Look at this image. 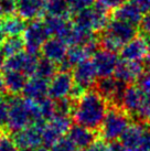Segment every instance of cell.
Returning <instances> with one entry per match:
<instances>
[{
  "mask_svg": "<svg viewBox=\"0 0 150 151\" xmlns=\"http://www.w3.org/2000/svg\"><path fill=\"white\" fill-rule=\"evenodd\" d=\"M149 53V44L141 35L138 34L135 39L121 47L119 56L125 61H145Z\"/></svg>",
  "mask_w": 150,
  "mask_h": 151,
  "instance_id": "cell-13",
  "label": "cell"
},
{
  "mask_svg": "<svg viewBox=\"0 0 150 151\" xmlns=\"http://www.w3.org/2000/svg\"><path fill=\"white\" fill-rule=\"evenodd\" d=\"M6 38H7V35L4 34V32L2 31V30L0 29V46L2 45V43L4 42V40H6Z\"/></svg>",
  "mask_w": 150,
  "mask_h": 151,
  "instance_id": "cell-42",
  "label": "cell"
},
{
  "mask_svg": "<svg viewBox=\"0 0 150 151\" xmlns=\"http://www.w3.org/2000/svg\"><path fill=\"white\" fill-rule=\"evenodd\" d=\"M2 76H4L6 92L9 95H19L23 92L25 84L28 82V76L18 71L13 70H2Z\"/></svg>",
  "mask_w": 150,
  "mask_h": 151,
  "instance_id": "cell-22",
  "label": "cell"
},
{
  "mask_svg": "<svg viewBox=\"0 0 150 151\" xmlns=\"http://www.w3.org/2000/svg\"><path fill=\"white\" fill-rule=\"evenodd\" d=\"M138 8L141 10L142 13L150 12V0H130Z\"/></svg>",
  "mask_w": 150,
  "mask_h": 151,
  "instance_id": "cell-38",
  "label": "cell"
},
{
  "mask_svg": "<svg viewBox=\"0 0 150 151\" xmlns=\"http://www.w3.org/2000/svg\"><path fill=\"white\" fill-rule=\"evenodd\" d=\"M50 151H77V148L67 136H64L51 148Z\"/></svg>",
  "mask_w": 150,
  "mask_h": 151,
  "instance_id": "cell-32",
  "label": "cell"
},
{
  "mask_svg": "<svg viewBox=\"0 0 150 151\" xmlns=\"http://www.w3.org/2000/svg\"><path fill=\"white\" fill-rule=\"evenodd\" d=\"M49 83L50 81L44 80L37 75L31 76L22 92L25 98L32 101H40L49 97Z\"/></svg>",
  "mask_w": 150,
  "mask_h": 151,
  "instance_id": "cell-16",
  "label": "cell"
},
{
  "mask_svg": "<svg viewBox=\"0 0 150 151\" xmlns=\"http://www.w3.org/2000/svg\"><path fill=\"white\" fill-rule=\"evenodd\" d=\"M23 38L25 41V51L32 54H39L43 44L50 38L43 19H35L28 22Z\"/></svg>",
  "mask_w": 150,
  "mask_h": 151,
  "instance_id": "cell-5",
  "label": "cell"
},
{
  "mask_svg": "<svg viewBox=\"0 0 150 151\" xmlns=\"http://www.w3.org/2000/svg\"><path fill=\"white\" fill-rule=\"evenodd\" d=\"M39 59L40 58L38 56V54H32L28 51H23L19 54L6 59L4 68L21 72V73L25 74L28 77L29 76L31 77L35 74Z\"/></svg>",
  "mask_w": 150,
  "mask_h": 151,
  "instance_id": "cell-6",
  "label": "cell"
},
{
  "mask_svg": "<svg viewBox=\"0 0 150 151\" xmlns=\"http://www.w3.org/2000/svg\"><path fill=\"white\" fill-rule=\"evenodd\" d=\"M126 2V0H96V4L102 6L104 9L112 13L115 9H117L119 6Z\"/></svg>",
  "mask_w": 150,
  "mask_h": 151,
  "instance_id": "cell-36",
  "label": "cell"
},
{
  "mask_svg": "<svg viewBox=\"0 0 150 151\" xmlns=\"http://www.w3.org/2000/svg\"><path fill=\"white\" fill-rule=\"evenodd\" d=\"M42 130L43 129L38 127L37 125H30L25 127V129L11 134V137L19 149H38L42 146Z\"/></svg>",
  "mask_w": 150,
  "mask_h": 151,
  "instance_id": "cell-11",
  "label": "cell"
},
{
  "mask_svg": "<svg viewBox=\"0 0 150 151\" xmlns=\"http://www.w3.org/2000/svg\"><path fill=\"white\" fill-rule=\"evenodd\" d=\"M55 103V114L60 115V116H67L71 117L73 116V113L76 107V103L77 101H75L70 96L54 101Z\"/></svg>",
  "mask_w": 150,
  "mask_h": 151,
  "instance_id": "cell-27",
  "label": "cell"
},
{
  "mask_svg": "<svg viewBox=\"0 0 150 151\" xmlns=\"http://www.w3.org/2000/svg\"><path fill=\"white\" fill-rule=\"evenodd\" d=\"M69 138L72 140V142L75 145V147L79 150H85L88 147H91L95 142L98 137V132L85 128L83 126H79L76 124H73L66 134Z\"/></svg>",
  "mask_w": 150,
  "mask_h": 151,
  "instance_id": "cell-15",
  "label": "cell"
},
{
  "mask_svg": "<svg viewBox=\"0 0 150 151\" xmlns=\"http://www.w3.org/2000/svg\"><path fill=\"white\" fill-rule=\"evenodd\" d=\"M6 86H4V76H2V73H0V97L4 96L6 94Z\"/></svg>",
  "mask_w": 150,
  "mask_h": 151,
  "instance_id": "cell-40",
  "label": "cell"
},
{
  "mask_svg": "<svg viewBox=\"0 0 150 151\" xmlns=\"http://www.w3.org/2000/svg\"><path fill=\"white\" fill-rule=\"evenodd\" d=\"M142 16H144V13L141 12V10L135 4H133L130 0L124 2L117 9H115L110 14L112 19L127 22V23L137 25V27L141 20Z\"/></svg>",
  "mask_w": 150,
  "mask_h": 151,
  "instance_id": "cell-21",
  "label": "cell"
},
{
  "mask_svg": "<svg viewBox=\"0 0 150 151\" xmlns=\"http://www.w3.org/2000/svg\"><path fill=\"white\" fill-rule=\"evenodd\" d=\"M136 85L141 89V92L145 95L150 94V70H146L139 76V78L136 82Z\"/></svg>",
  "mask_w": 150,
  "mask_h": 151,
  "instance_id": "cell-34",
  "label": "cell"
},
{
  "mask_svg": "<svg viewBox=\"0 0 150 151\" xmlns=\"http://www.w3.org/2000/svg\"><path fill=\"white\" fill-rule=\"evenodd\" d=\"M145 98V94L136 84L128 85L125 91L123 101H121V108L126 110L133 117V119L137 116L138 111L142 105V101Z\"/></svg>",
  "mask_w": 150,
  "mask_h": 151,
  "instance_id": "cell-19",
  "label": "cell"
},
{
  "mask_svg": "<svg viewBox=\"0 0 150 151\" xmlns=\"http://www.w3.org/2000/svg\"><path fill=\"white\" fill-rule=\"evenodd\" d=\"M11 134H2L0 136V151H19Z\"/></svg>",
  "mask_w": 150,
  "mask_h": 151,
  "instance_id": "cell-33",
  "label": "cell"
},
{
  "mask_svg": "<svg viewBox=\"0 0 150 151\" xmlns=\"http://www.w3.org/2000/svg\"><path fill=\"white\" fill-rule=\"evenodd\" d=\"M8 115H9V101L8 97L4 96L0 97V130L6 132L7 129V122H8Z\"/></svg>",
  "mask_w": 150,
  "mask_h": 151,
  "instance_id": "cell-30",
  "label": "cell"
},
{
  "mask_svg": "<svg viewBox=\"0 0 150 151\" xmlns=\"http://www.w3.org/2000/svg\"><path fill=\"white\" fill-rule=\"evenodd\" d=\"M58 72V64L42 56V58L39 59V62H38L37 70H35V74H34V75L39 76V77H42V78H44V80L50 81Z\"/></svg>",
  "mask_w": 150,
  "mask_h": 151,
  "instance_id": "cell-26",
  "label": "cell"
},
{
  "mask_svg": "<svg viewBox=\"0 0 150 151\" xmlns=\"http://www.w3.org/2000/svg\"><path fill=\"white\" fill-rule=\"evenodd\" d=\"M77 151H85V150H77Z\"/></svg>",
  "mask_w": 150,
  "mask_h": 151,
  "instance_id": "cell-47",
  "label": "cell"
},
{
  "mask_svg": "<svg viewBox=\"0 0 150 151\" xmlns=\"http://www.w3.org/2000/svg\"><path fill=\"white\" fill-rule=\"evenodd\" d=\"M127 86L128 85L117 81L114 76H108V77H100L96 81L93 89H95L108 103V105L121 107L123 97Z\"/></svg>",
  "mask_w": 150,
  "mask_h": 151,
  "instance_id": "cell-4",
  "label": "cell"
},
{
  "mask_svg": "<svg viewBox=\"0 0 150 151\" xmlns=\"http://www.w3.org/2000/svg\"><path fill=\"white\" fill-rule=\"evenodd\" d=\"M2 17H4V16H2V13H1V11H0V22H1V20H2Z\"/></svg>",
  "mask_w": 150,
  "mask_h": 151,
  "instance_id": "cell-45",
  "label": "cell"
},
{
  "mask_svg": "<svg viewBox=\"0 0 150 151\" xmlns=\"http://www.w3.org/2000/svg\"><path fill=\"white\" fill-rule=\"evenodd\" d=\"M133 117L119 106L109 105L100 130L98 137L105 142L119 140L126 129L131 125Z\"/></svg>",
  "mask_w": 150,
  "mask_h": 151,
  "instance_id": "cell-2",
  "label": "cell"
},
{
  "mask_svg": "<svg viewBox=\"0 0 150 151\" xmlns=\"http://www.w3.org/2000/svg\"><path fill=\"white\" fill-rule=\"evenodd\" d=\"M38 105L40 108L42 119L45 120L46 122L51 120L56 115L55 114V103L53 99H51L50 97H46L44 99L38 101Z\"/></svg>",
  "mask_w": 150,
  "mask_h": 151,
  "instance_id": "cell-28",
  "label": "cell"
},
{
  "mask_svg": "<svg viewBox=\"0 0 150 151\" xmlns=\"http://www.w3.org/2000/svg\"><path fill=\"white\" fill-rule=\"evenodd\" d=\"M43 21L51 37H58L63 40L66 38L74 25L71 17H58L46 14L43 18Z\"/></svg>",
  "mask_w": 150,
  "mask_h": 151,
  "instance_id": "cell-20",
  "label": "cell"
},
{
  "mask_svg": "<svg viewBox=\"0 0 150 151\" xmlns=\"http://www.w3.org/2000/svg\"><path fill=\"white\" fill-rule=\"evenodd\" d=\"M104 31L112 37L116 41H118L123 46L138 35L137 25L119 21L116 19H110Z\"/></svg>",
  "mask_w": 150,
  "mask_h": 151,
  "instance_id": "cell-10",
  "label": "cell"
},
{
  "mask_svg": "<svg viewBox=\"0 0 150 151\" xmlns=\"http://www.w3.org/2000/svg\"><path fill=\"white\" fill-rule=\"evenodd\" d=\"M85 151H107V142L98 138L91 147L85 149Z\"/></svg>",
  "mask_w": 150,
  "mask_h": 151,
  "instance_id": "cell-37",
  "label": "cell"
},
{
  "mask_svg": "<svg viewBox=\"0 0 150 151\" xmlns=\"http://www.w3.org/2000/svg\"><path fill=\"white\" fill-rule=\"evenodd\" d=\"M110 14L112 13L109 11L95 2V4L91 8L85 9L72 16V21L76 27L95 33H100L102 31H104L108 22L110 21Z\"/></svg>",
  "mask_w": 150,
  "mask_h": 151,
  "instance_id": "cell-3",
  "label": "cell"
},
{
  "mask_svg": "<svg viewBox=\"0 0 150 151\" xmlns=\"http://www.w3.org/2000/svg\"><path fill=\"white\" fill-rule=\"evenodd\" d=\"M4 62H6V56H4V53L0 51V70H1V68H4Z\"/></svg>",
  "mask_w": 150,
  "mask_h": 151,
  "instance_id": "cell-41",
  "label": "cell"
},
{
  "mask_svg": "<svg viewBox=\"0 0 150 151\" xmlns=\"http://www.w3.org/2000/svg\"><path fill=\"white\" fill-rule=\"evenodd\" d=\"M4 134V132H2V131H1V130H0V136H1V134Z\"/></svg>",
  "mask_w": 150,
  "mask_h": 151,
  "instance_id": "cell-46",
  "label": "cell"
},
{
  "mask_svg": "<svg viewBox=\"0 0 150 151\" xmlns=\"http://www.w3.org/2000/svg\"><path fill=\"white\" fill-rule=\"evenodd\" d=\"M19 151H37V149H33V148H25V149H20Z\"/></svg>",
  "mask_w": 150,
  "mask_h": 151,
  "instance_id": "cell-44",
  "label": "cell"
},
{
  "mask_svg": "<svg viewBox=\"0 0 150 151\" xmlns=\"http://www.w3.org/2000/svg\"><path fill=\"white\" fill-rule=\"evenodd\" d=\"M28 22L18 13L4 16L0 22V29L4 32L7 37L12 35H23L25 29H27Z\"/></svg>",
  "mask_w": 150,
  "mask_h": 151,
  "instance_id": "cell-23",
  "label": "cell"
},
{
  "mask_svg": "<svg viewBox=\"0 0 150 151\" xmlns=\"http://www.w3.org/2000/svg\"><path fill=\"white\" fill-rule=\"evenodd\" d=\"M145 61H146V62H145V63H146V67H148L150 70V44H149V53H148V56L146 58Z\"/></svg>",
  "mask_w": 150,
  "mask_h": 151,
  "instance_id": "cell-43",
  "label": "cell"
},
{
  "mask_svg": "<svg viewBox=\"0 0 150 151\" xmlns=\"http://www.w3.org/2000/svg\"><path fill=\"white\" fill-rule=\"evenodd\" d=\"M74 83L83 87L85 91L92 89L97 81V71L93 60L86 59L79 63L72 71Z\"/></svg>",
  "mask_w": 150,
  "mask_h": 151,
  "instance_id": "cell-9",
  "label": "cell"
},
{
  "mask_svg": "<svg viewBox=\"0 0 150 151\" xmlns=\"http://www.w3.org/2000/svg\"><path fill=\"white\" fill-rule=\"evenodd\" d=\"M74 86V78L72 72L58 71L49 83V97L53 101L70 96Z\"/></svg>",
  "mask_w": 150,
  "mask_h": 151,
  "instance_id": "cell-8",
  "label": "cell"
},
{
  "mask_svg": "<svg viewBox=\"0 0 150 151\" xmlns=\"http://www.w3.org/2000/svg\"><path fill=\"white\" fill-rule=\"evenodd\" d=\"M67 50H69V44L63 39L52 37L48 39L46 42L43 44L40 53L43 58L50 60L58 65L65 59Z\"/></svg>",
  "mask_w": 150,
  "mask_h": 151,
  "instance_id": "cell-14",
  "label": "cell"
},
{
  "mask_svg": "<svg viewBox=\"0 0 150 151\" xmlns=\"http://www.w3.org/2000/svg\"><path fill=\"white\" fill-rule=\"evenodd\" d=\"M17 13L29 21L43 19L45 16V0H17Z\"/></svg>",
  "mask_w": 150,
  "mask_h": 151,
  "instance_id": "cell-18",
  "label": "cell"
},
{
  "mask_svg": "<svg viewBox=\"0 0 150 151\" xmlns=\"http://www.w3.org/2000/svg\"><path fill=\"white\" fill-rule=\"evenodd\" d=\"M146 71V63L144 61H125L119 60L114 72V77L127 85L136 83L139 76Z\"/></svg>",
  "mask_w": 150,
  "mask_h": 151,
  "instance_id": "cell-7",
  "label": "cell"
},
{
  "mask_svg": "<svg viewBox=\"0 0 150 151\" xmlns=\"http://www.w3.org/2000/svg\"><path fill=\"white\" fill-rule=\"evenodd\" d=\"M107 151H128L125 148V146L119 141H112V142L107 143Z\"/></svg>",
  "mask_w": 150,
  "mask_h": 151,
  "instance_id": "cell-39",
  "label": "cell"
},
{
  "mask_svg": "<svg viewBox=\"0 0 150 151\" xmlns=\"http://www.w3.org/2000/svg\"><path fill=\"white\" fill-rule=\"evenodd\" d=\"M25 49V41L23 35H12L7 37L2 45L0 46V51L4 53L6 59L11 58L23 52Z\"/></svg>",
  "mask_w": 150,
  "mask_h": 151,
  "instance_id": "cell-24",
  "label": "cell"
},
{
  "mask_svg": "<svg viewBox=\"0 0 150 151\" xmlns=\"http://www.w3.org/2000/svg\"><path fill=\"white\" fill-rule=\"evenodd\" d=\"M108 106V103L95 89H88L76 103L72 119L76 125L98 132Z\"/></svg>",
  "mask_w": 150,
  "mask_h": 151,
  "instance_id": "cell-1",
  "label": "cell"
},
{
  "mask_svg": "<svg viewBox=\"0 0 150 151\" xmlns=\"http://www.w3.org/2000/svg\"><path fill=\"white\" fill-rule=\"evenodd\" d=\"M138 34L141 35L148 44H150V12L144 13L138 24Z\"/></svg>",
  "mask_w": 150,
  "mask_h": 151,
  "instance_id": "cell-31",
  "label": "cell"
},
{
  "mask_svg": "<svg viewBox=\"0 0 150 151\" xmlns=\"http://www.w3.org/2000/svg\"><path fill=\"white\" fill-rule=\"evenodd\" d=\"M93 63L95 65L98 77H108L114 75L117 64L119 62L117 53L100 49L93 56Z\"/></svg>",
  "mask_w": 150,
  "mask_h": 151,
  "instance_id": "cell-12",
  "label": "cell"
},
{
  "mask_svg": "<svg viewBox=\"0 0 150 151\" xmlns=\"http://www.w3.org/2000/svg\"><path fill=\"white\" fill-rule=\"evenodd\" d=\"M0 11L4 17L17 13V0H0Z\"/></svg>",
  "mask_w": 150,
  "mask_h": 151,
  "instance_id": "cell-35",
  "label": "cell"
},
{
  "mask_svg": "<svg viewBox=\"0 0 150 151\" xmlns=\"http://www.w3.org/2000/svg\"><path fill=\"white\" fill-rule=\"evenodd\" d=\"M72 17L66 0H45V16Z\"/></svg>",
  "mask_w": 150,
  "mask_h": 151,
  "instance_id": "cell-25",
  "label": "cell"
},
{
  "mask_svg": "<svg viewBox=\"0 0 150 151\" xmlns=\"http://www.w3.org/2000/svg\"><path fill=\"white\" fill-rule=\"evenodd\" d=\"M66 1L72 16L83 11L85 9L91 8L96 2V0H66Z\"/></svg>",
  "mask_w": 150,
  "mask_h": 151,
  "instance_id": "cell-29",
  "label": "cell"
},
{
  "mask_svg": "<svg viewBox=\"0 0 150 151\" xmlns=\"http://www.w3.org/2000/svg\"><path fill=\"white\" fill-rule=\"evenodd\" d=\"M147 125L148 122H133L123 134L119 141L128 151H135L140 147Z\"/></svg>",
  "mask_w": 150,
  "mask_h": 151,
  "instance_id": "cell-17",
  "label": "cell"
}]
</instances>
